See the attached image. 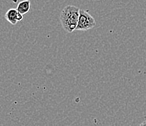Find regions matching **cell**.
Wrapping results in <instances>:
<instances>
[{
    "instance_id": "cell-1",
    "label": "cell",
    "mask_w": 146,
    "mask_h": 126,
    "mask_svg": "<svg viewBox=\"0 0 146 126\" xmlns=\"http://www.w3.org/2000/svg\"><path fill=\"white\" fill-rule=\"evenodd\" d=\"M80 9L74 5H67L61 11L60 21L62 27L68 33L76 30L79 18Z\"/></svg>"
},
{
    "instance_id": "cell-5",
    "label": "cell",
    "mask_w": 146,
    "mask_h": 126,
    "mask_svg": "<svg viewBox=\"0 0 146 126\" xmlns=\"http://www.w3.org/2000/svg\"><path fill=\"white\" fill-rule=\"evenodd\" d=\"M139 126H146V120L145 121L143 122V123H142Z\"/></svg>"
},
{
    "instance_id": "cell-3",
    "label": "cell",
    "mask_w": 146,
    "mask_h": 126,
    "mask_svg": "<svg viewBox=\"0 0 146 126\" xmlns=\"http://www.w3.org/2000/svg\"><path fill=\"white\" fill-rule=\"evenodd\" d=\"M18 13H19L17 10V9H10L5 14V18L7 21H8L9 23H10L13 25H15L18 22Z\"/></svg>"
},
{
    "instance_id": "cell-4",
    "label": "cell",
    "mask_w": 146,
    "mask_h": 126,
    "mask_svg": "<svg viewBox=\"0 0 146 126\" xmlns=\"http://www.w3.org/2000/svg\"><path fill=\"white\" fill-rule=\"evenodd\" d=\"M31 6V4L29 0H23L18 4L16 9L18 13H21L22 15H25L30 11Z\"/></svg>"
},
{
    "instance_id": "cell-2",
    "label": "cell",
    "mask_w": 146,
    "mask_h": 126,
    "mask_svg": "<svg viewBox=\"0 0 146 126\" xmlns=\"http://www.w3.org/2000/svg\"><path fill=\"white\" fill-rule=\"evenodd\" d=\"M96 25L95 19L90 13L84 10H79V18L76 30L77 31H87L94 28Z\"/></svg>"
}]
</instances>
